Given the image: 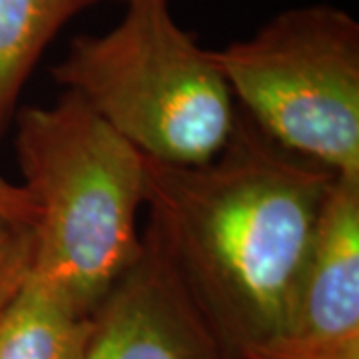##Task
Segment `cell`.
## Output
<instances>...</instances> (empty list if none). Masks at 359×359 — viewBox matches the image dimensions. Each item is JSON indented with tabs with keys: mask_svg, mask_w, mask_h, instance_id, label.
I'll return each instance as SVG.
<instances>
[{
	"mask_svg": "<svg viewBox=\"0 0 359 359\" xmlns=\"http://www.w3.org/2000/svg\"><path fill=\"white\" fill-rule=\"evenodd\" d=\"M0 308H2V306H0Z\"/></svg>",
	"mask_w": 359,
	"mask_h": 359,
	"instance_id": "4fadbf2b",
	"label": "cell"
},
{
	"mask_svg": "<svg viewBox=\"0 0 359 359\" xmlns=\"http://www.w3.org/2000/svg\"><path fill=\"white\" fill-rule=\"evenodd\" d=\"M14 150L36 205L28 273L84 316L142 254L146 160L72 92L13 118Z\"/></svg>",
	"mask_w": 359,
	"mask_h": 359,
	"instance_id": "7a4b0ae2",
	"label": "cell"
},
{
	"mask_svg": "<svg viewBox=\"0 0 359 359\" xmlns=\"http://www.w3.org/2000/svg\"><path fill=\"white\" fill-rule=\"evenodd\" d=\"M244 359H359V344L353 346H308L292 339H273L250 351Z\"/></svg>",
	"mask_w": 359,
	"mask_h": 359,
	"instance_id": "30bf717a",
	"label": "cell"
},
{
	"mask_svg": "<svg viewBox=\"0 0 359 359\" xmlns=\"http://www.w3.org/2000/svg\"><path fill=\"white\" fill-rule=\"evenodd\" d=\"M231 96L271 140L359 178V22L332 4L287 8L212 50Z\"/></svg>",
	"mask_w": 359,
	"mask_h": 359,
	"instance_id": "277c9868",
	"label": "cell"
},
{
	"mask_svg": "<svg viewBox=\"0 0 359 359\" xmlns=\"http://www.w3.org/2000/svg\"><path fill=\"white\" fill-rule=\"evenodd\" d=\"M36 222V205L22 186H14L0 176V224L32 230Z\"/></svg>",
	"mask_w": 359,
	"mask_h": 359,
	"instance_id": "8fae6325",
	"label": "cell"
},
{
	"mask_svg": "<svg viewBox=\"0 0 359 359\" xmlns=\"http://www.w3.org/2000/svg\"><path fill=\"white\" fill-rule=\"evenodd\" d=\"M92 321L26 273L0 308V359H82Z\"/></svg>",
	"mask_w": 359,
	"mask_h": 359,
	"instance_id": "52a82bcc",
	"label": "cell"
},
{
	"mask_svg": "<svg viewBox=\"0 0 359 359\" xmlns=\"http://www.w3.org/2000/svg\"><path fill=\"white\" fill-rule=\"evenodd\" d=\"M100 0H0V138L20 92L56 34Z\"/></svg>",
	"mask_w": 359,
	"mask_h": 359,
	"instance_id": "ba28073f",
	"label": "cell"
},
{
	"mask_svg": "<svg viewBox=\"0 0 359 359\" xmlns=\"http://www.w3.org/2000/svg\"><path fill=\"white\" fill-rule=\"evenodd\" d=\"M116 2H122V4H130V2H138V0H116ZM164 2H170V0H164Z\"/></svg>",
	"mask_w": 359,
	"mask_h": 359,
	"instance_id": "7c38bea8",
	"label": "cell"
},
{
	"mask_svg": "<svg viewBox=\"0 0 359 359\" xmlns=\"http://www.w3.org/2000/svg\"><path fill=\"white\" fill-rule=\"evenodd\" d=\"M282 339L359 344V178L337 176L325 196Z\"/></svg>",
	"mask_w": 359,
	"mask_h": 359,
	"instance_id": "8992f818",
	"label": "cell"
},
{
	"mask_svg": "<svg viewBox=\"0 0 359 359\" xmlns=\"http://www.w3.org/2000/svg\"><path fill=\"white\" fill-rule=\"evenodd\" d=\"M144 160L146 230L226 359L282 337L337 174L271 140L242 108L226 146L204 164Z\"/></svg>",
	"mask_w": 359,
	"mask_h": 359,
	"instance_id": "6da1fadb",
	"label": "cell"
},
{
	"mask_svg": "<svg viewBox=\"0 0 359 359\" xmlns=\"http://www.w3.org/2000/svg\"><path fill=\"white\" fill-rule=\"evenodd\" d=\"M32 240L28 228H14L0 224V306L25 282L30 268Z\"/></svg>",
	"mask_w": 359,
	"mask_h": 359,
	"instance_id": "9c48e42d",
	"label": "cell"
},
{
	"mask_svg": "<svg viewBox=\"0 0 359 359\" xmlns=\"http://www.w3.org/2000/svg\"><path fill=\"white\" fill-rule=\"evenodd\" d=\"M82 359H226L148 230L140 257L96 309Z\"/></svg>",
	"mask_w": 359,
	"mask_h": 359,
	"instance_id": "5b68a950",
	"label": "cell"
},
{
	"mask_svg": "<svg viewBox=\"0 0 359 359\" xmlns=\"http://www.w3.org/2000/svg\"><path fill=\"white\" fill-rule=\"evenodd\" d=\"M104 34L74 36L52 68L54 82L76 94L142 156L176 166L204 164L236 126L240 106L214 62L170 14V2L124 4Z\"/></svg>",
	"mask_w": 359,
	"mask_h": 359,
	"instance_id": "3957f363",
	"label": "cell"
}]
</instances>
